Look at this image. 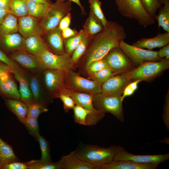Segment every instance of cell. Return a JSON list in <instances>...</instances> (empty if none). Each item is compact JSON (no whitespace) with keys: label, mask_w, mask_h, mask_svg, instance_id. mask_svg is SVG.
<instances>
[{"label":"cell","mask_w":169,"mask_h":169,"mask_svg":"<svg viewBox=\"0 0 169 169\" xmlns=\"http://www.w3.org/2000/svg\"><path fill=\"white\" fill-rule=\"evenodd\" d=\"M104 28L101 23L90 10L88 17L83 26V30L85 35L91 39Z\"/></svg>","instance_id":"d4e9b609"},{"label":"cell","mask_w":169,"mask_h":169,"mask_svg":"<svg viewBox=\"0 0 169 169\" xmlns=\"http://www.w3.org/2000/svg\"><path fill=\"white\" fill-rule=\"evenodd\" d=\"M5 104L9 110L22 123L27 117L28 105L20 100L9 99L5 100Z\"/></svg>","instance_id":"83f0119b"},{"label":"cell","mask_w":169,"mask_h":169,"mask_svg":"<svg viewBox=\"0 0 169 169\" xmlns=\"http://www.w3.org/2000/svg\"><path fill=\"white\" fill-rule=\"evenodd\" d=\"M45 34L47 41L46 43L51 51L59 54L66 53L64 51V39L62 37L61 31L58 27Z\"/></svg>","instance_id":"44dd1931"},{"label":"cell","mask_w":169,"mask_h":169,"mask_svg":"<svg viewBox=\"0 0 169 169\" xmlns=\"http://www.w3.org/2000/svg\"><path fill=\"white\" fill-rule=\"evenodd\" d=\"M73 110L74 121L81 125H95L105 116V113L103 112L94 113L77 104L75 105Z\"/></svg>","instance_id":"e0dca14e"},{"label":"cell","mask_w":169,"mask_h":169,"mask_svg":"<svg viewBox=\"0 0 169 169\" xmlns=\"http://www.w3.org/2000/svg\"><path fill=\"white\" fill-rule=\"evenodd\" d=\"M65 88L74 91L93 95L101 92V84L80 76L69 69L66 71Z\"/></svg>","instance_id":"8992f818"},{"label":"cell","mask_w":169,"mask_h":169,"mask_svg":"<svg viewBox=\"0 0 169 169\" xmlns=\"http://www.w3.org/2000/svg\"><path fill=\"white\" fill-rule=\"evenodd\" d=\"M78 32L75 29H73L69 27L61 31L62 35L64 39L72 37L77 35Z\"/></svg>","instance_id":"681fc988"},{"label":"cell","mask_w":169,"mask_h":169,"mask_svg":"<svg viewBox=\"0 0 169 169\" xmlns=\"http://www.w3.org/2000/svg\"><path fill=\"white\" fill-rule=\"evenodd\" d=\"M0 94L7 99L20 100L19 90L11 75L5 81L0 80Z\"/></svg>","instance_id":"484cf974"},{"label":"cell","mask_w":169,"mask_h":169,"mask_svg":"<svg viewBox=\"0 0 169 169\" xmlns=\"http://www.w3.org/2000/svg\"><path fill=\"white\" fill-rule=\"evenodd\" d=\"M85 35L83 29H81L76 35L68 38L64 39L66 53L70 56Z\"/></svg>","instance_id":"836d02e7"},{"label":"cell","mask_w":169,"mask_h":169,"mask_svg":"<svg viewBox=\"0 0 169 169\" xmlns=\"http://www.w3.org/2000/svg\"><path fill=\"white\" fill-rule=\"evenodd\" d=\"M107 67H108L106 63L102 59L92 63L86 70L87 73L90 75Z\"/></svg>","instance_id":"f6af8a7d"},{"label":"cell","mask_w":169,"mask_h":169,"mask_svg":"<svg viewBox=\"0 0 169 169\" xmlns=\"http://www.w3.org/2000/svg\"><path fill=\"white\" fill-rule=\"evenodd\" d=\"M103 59L116 74L127 72L134 69V64L119 47L111 49Z\"/></svg>","instance_id":"9c48e42d"},{"label":"cell","mask_w":169,"mask_h":169,"mask_svg":"<svg viewBox=\"0 0 169 169\" xmlns=\"http://www.w3.org/2000/svg\"><path fill=\"white\" fill-rule=\"evenodd\" d=\"M3 169H29L28 162H13L5 165Z\"/></svg>","instance_id":"7dc6e473"},{"label":"cell","mask_w":169,"mask_h":169,"mask_svg":"<svg viewBox=\"0 0 169 169\" xmlns=\"http://www.w3.org/2000/svg\"><path fill=\"white\" fill-rule=\"evenodd\" d=\"M22 123L25 125L29 133L37 141L40 134L38 119L27 116Z\"/></svg>","instance_id":"ab89813d"},{"label":"cell","mask_w":169,"mask_h":169,"mask_svg":"<svg viewBox=\"0 0 169 169\" xmlns=\"http://www.w3.org/2000/svg\"><path fill=\"white\" fill-rule=\"evenodd\" d=\"M166 0H158L159 3L162 5H163Z\"/></svg>","instance_id":"680465c9"},{"label":"cell","mask_w":169,"mask_h":169,"mask_svg":"<svg viewBox=\"0 0 169 169\" xmlns=\"http://www.w3.org/2000/svg\"><path fill=\"white\" fill-rule=\"evenodd\" d=\"M48 48L41 36H32L25 38V49L29 53L36 56Z\"/></svg>","instance_id":"cb8c5ba5"},{"label":"cell","mask_w":169,"mask_h":169,"mask_svg":"<svg viewBox=\"0 0 169 169\" xmlns=\"http://www.w3.org/2000/svg\"><path fill=\"white\" fill-rule=\"evenodd\" d=\"M158 54L161 59H169V44L163 47L158 51Z\"/></svg>","instance_id":"816d5d0a"},{"label":"cell","mask_w":169,"mask_h":169,"mask_svg":"<svg viewBox=\"0 0 169 169\" xmlns=\"http://www.w3.org/2000/svg\"><path fill=\"white\" fill-rule=\"evenodd\" d=\"M158 165L154 163L139 164L128 161H113L99 169H155Z\"/></svg>","instance_id":"7402d4cb"},{"label":"cell","mask_w":169,"mask_h":169,"mask_svg":"<svg viewBox=\"0 0 169 169\" xmlns=\"http://www.w3.org/2000/svg\"><path fill=\"white\" fill-rule=\"evenodd\" d=\"M169 68V59L165 58L158 61H145L138 67L126 72L132 81L140 80L150 82L160 75Z\"/></svg>","instance_id":"277c9868"},{"label":"cell","mask_w":169,"mask_h":169,"mask_svg":"<svg viewBox=\"0 0 169 169\" xmlns=\"http://www.w3.org/2000/svg\"><path fill=\"white\" fill-rule=\"evenodd\" d=\"M60 92L70 96L74 100L76 104L94 113H98L103 112L96 110L94 107L93 104V94L76 92L65 88H63Z\"/></svg>","instance_id":"d6986e66"},{"label":"cell","mask_w":169,"mask_h":169,"mask_svg":"<svg viewBox=\"0 0 169 169\" xmlns=\"http://www.w3.org/2000/svg\"><path fill=\"white\" fill-rule=\"evenodd\" d=\"M29 82L30 90L34 101L45 106L42 99L41 85L37 76L36 75L32 76Z\"/></svg>","instance_id":"d6a6232c"},{"label":"cell","mask_w":169,"mask_h":169,"mask_svg":"<svg viewBox=\"0 0 169 169\" xmlns=\"http://www.w3.org/2000/svg\"><path fill=\"white\" fill-rule=\"evenodd\" d=\"M59 161L62 169H96L95 166L79 158L73 151L68 155L62 156Z\"/></svg>","instance_id":"603a6c76"},{"label":"cell","mask_w":169,"mask_h":169,"mask_svg":"<svg viewBox=\"0 0 169 169\" xmlns=\"http://www.w3.org/2000/svg\"><path fill=\"white\" fill-rule=\"evenodd\" d=\"M119 146L109 147H101L95 145H81L73 151L79 158L91 164L99 169L101 166L114 161Z\"/></svg>","instance_id":"7a4b0ae2"},{"label":"cell","mask_w":169,"mask_h":169,"mask_svg":"<svg viewBox=\"0 0 169 169\" xmlns=\"http://www.w3.org/2000/svg\"><path fill=\"white\" fill-rule=\"evenodd\" d=\"M10 4L11 0H0V8L9 11Z\"/></svg>","instance_id":"db71d44e"},{"label":"cell","mask_w":169,"mask_h":169,"mask_svg":"<svg viewBox=\"0 0 169 169\" xmlns=\"http://www.w3.org/2000/svg\"><path fill=\"white\" fill-rule=\"evenodd\" d=\"M10 69L11 73L14 74L19 83L20 100L28 105L35 102L30 90L29 80L23 71L15 62Z\"/></svg>","instance_id":"4fadbf2b"},{"label":"cell","mask_w":169,"mask_h":169,"mask_svg":"<svg viewBox=\"0 0 169 169\" xmlns=\"http://www.w3.org/2000/svg\"><path fill=\"white\" fill-rule=\"evenodd\" d=\"M90 39L89 37L85 35L74 50L71 57L73 65L78 62L86 51Z\"/></svg>","instance_id":"8d00e7d4"},{"label":"cell","mask_w":169,"mask_h":169,"mask_svg":"<svg viewBox=\"0 0 169 169\" xmlns=\"http://www.w3.org/2000/svg\"><path fill=\"white\" fill-rule=\"evenodd\" d=\"M72 2L69 1L54 3L47 15L40 21V25L45 34L58 27L61 19L70 13Z\"/></svg>","instance_id":"ba28073f"},{"label":"cell","mask_w":169,"mask_h":169,"mask_svg":"<svg viewBox=\"0 0 169 169\" xmlns=\"http://www.w3.org/2000/svg\"><path fill=\"white\" fill-rule=\"evenodd\" d=\"M18 29L17 17L9 13L0 23V37L17 33Z\"/></svg>","instance_id":"f1b7e54d"},{"label":"cell","mask_w":169,"mask_h":169,"mask_svg":"<svg viewBox=\"0 0 169 169\" xmlns=\"http://www.w3.org/2000/svg\"><path fill=\"white\" fill-rule=\"evenodd\" d=\"M121 96L100 93L93 95V104L96 110L109 113L121 122L124 121Z\"/></svg>","instance_id":"5b68a950"},{"label":"cell","mask_w":169,"mask_h":169,"mask_svg":"<svg viewBox=\"0 0 169 169\" xmlns=\"http://www.w3.org/2000/svg\"><path fill=\"white\" fill-rule=\"evenodd\" d=\"M5 72H9L11 73L10 68L7 64L0 61V78L2 74Z\"/></svg>","instance_id":"11a10c76"},{"label":"cell","mask_w":169,"mask_h":169,"mask_svg":"<svg viewBox=\"0 0 169 169\" xmlns=\"http://www.w3.org/2000/svg\"><path fill=\"white\" fill-rule=\"evenodd\" d=\"M48 110L45 106L39 103L34 102L28 105L27 116L38 119L41 113Z\"/></svg>","instance_id":"60d3db41"},{"label":"cell","mask_w":169,"mask_h":169,"mask_svg":"<svg viewBox=\"0 0 169 169\" xmlns=\"http://www.w3.org/2000/svg\"><path fill=\"white\" fill-rule=\"evenodd\" d=\"M54 98H58L62 101L64 110L68 112L74 108L76 104L73 99L69 95L59 92L53 96Z\"/></svg>","instance_id":"7bdbcfd3"},{"label":"cell","mask_w":169,"mask_h":169,"mask_svg":"<svg viewBox=\"0 0 169 169\" xmlns=\"http://www.w3.org/2000/svg\"><path fill=\"white\" fill-rule=\"evenodd\" d=\"M143 7L147 13L154 19L156 12L162 6L158 0H140Z\"/></svg>","instance_id":"b9f144b4"},{"label":"cell","mask_w":169,"mask_h":169,"mask_svg":"<svg viewBox=\"0 0 169 169\" xmlns=\"http://www.w3.org/2000/svg\"><path fill=\"white\" fill-rule=\"evenodd\" d=\"M116 75L108 67L90 74L88 79L102 84L112 76Z\"/></svg>","instance_id":"e575fe53"},{"label":"cell","mask_w":169,"mask_h":169,"mask_svg":"<svg viewBox=\"0 0 169 169\" xmlns=\"http://www.w3.org/2000/svg\"><path fill=\"white\" fill-rule=\"evenodd\" d=\"M25 38L15 33L0 37V47L6 52L25 49Z\"/></svg>","instance_id":"ac0fdd59"},{"label":"cell","mask_w":169,"mask_h":169,"mask_svg":"<svg viewBox=\"0 0 169 169\" xmlns=\"http://www.w3.org/2000/svg\"><path fill=\"white\" fill-rule=\"evenodd\" d=\"M158 14L155 19L158 23V27H161L166 32H169V1L166 0L163 6L159 8Z\"/></svg>","instance_id":"4dcf8cb0"},{"label":"cell","mask_w":169,"mask_h":169,"mask_svg":"<svg viewBox=\"0 0 169 169\" xmlns=\"http://www.w3.org/2000/svg\"><path fill=\"white\" fill-rule=\"evenodd\" d=\"M115 0L118 10L122 16L135 19L145 28L155 23V19L146 11L140 0Z\"/></svg>","instance_id":"3957f363"},{"label":"cell","mask_w":169,"mask_h":169,"mask_svg":"<svg viewBox=\"0 0 169 169\" xmlns=\"http://www.w3.org/2000/svg\"><path fill=\"white\" fill-rule=\"evenodd\" d=\"M66 0L69 1H71V2H72L75 3L80 7L81 10V13L82 14H86V13L84 7L81 4L79 0H56L55 3H62Z\"/></svg>","instance_id":"f5cc1de1"},{"label":"cell","mask_w":169,"mask_h":169,"mask_svg":"<svg viewBox=\"0 0 169 169\" xmlns=\"http://www.w3.org/2000/svg\"><path fill=\"white\" fill-rule=\"evenodd\" d=\"M71 19V15L70 13H69L61 19L58 26L59 28L62 31L69 27Z\"/></svg>","instance_id":"c3c4849f"},{"label":"cell","mask_w":169,"mask_h":169,"mask_svg":"<svg viewBox=\"0 0 169 169\" xmlns=\"http://www.w3.org/2000/svg\"><path fill=\"white\" fill-rule=\"evenodd\" d=\"M163 120L167 129H169V90L168 89L165 97L162 116Z\"/></svg>","instance_id":"bcb514c9"},{"label":"cell","mask_w":169,"mask_h":169,"mask_svg":"<svg viewBox=\"0 0 169 169\" xmlns=\"http://www.w3.org/2000/svg\"><path fill=\"white\" fill-rule=\"evenodd\" d=\"M9 13H10L9 10L0 8V23L2 22L6 15Z\"/></svg>","instance_id":"9f6ffc18"},{"label":"cell","mask_w":169,"mask_h":169,"mask_svg":"<svg viewBox=\"0 0 169 169\" xmlns=\"http://www.w3.org/2000/svg\"><path fill=\"white\" fill-rule=\"evenodd\" d=\"M169 43V32L158 33L152 38H141L132 44L140 48L152 50L156 48H161Z\"/></svg>","instance_id":"ffe728a7"},{"label":"cell","mask_w":169,"mask_h":169,"mask_svg":"<svg viewBox=\"0 0 169 169\" xmlns=\"http://www.w3.org/2000/svg\"><path fill=\"white\" fill-rule=\"evenodd\" d=\"M41 152V157L40 161L42 162H52L50 155V147L49 142L45 138L40 135L38 138Z\"/></svg>","instance_id":"f35d334b"},{"label":"cell","mask_w":169,"mask_h":169,"mask_svg":"<svg viewBox=\"0 0 169 169\" xmlns=\"http://www.w3.org/2000/svg\"><path fill=\"white\" fill-rule=\"evenodd\" d=\"M9 11L18 18L29 15L27 0H11Z\"/></svg>","instance_id":"1f68e13d"},{"label":"cell","mask_w":169,"mask_h":169,"mask_svg":"<svg viewBox=\"0 0 169 169\" xmlns=\"http://www.w3.org/2000/svg\"><path fill=\"white\" fill-rule=\"evenodd\" d=\"M124 27L117 22L109 21L107 26L93 38L86 60V69L93 62L103 59L112 49L119 48L126 38Z\"/></svg>","instance_id":"6da1fadb"},{"label":"cell","mask_w":169,"mask_h":169,"mask_svg":"<svg viewBox=\"0 0 169 169\" xmlns=\"http://www.w3.org/2000/svg\"><path fill=\"white\" fill-rule=\"evenodd\" d=\"M0 61L7 64L10 68L13 65L14 62L7 56L5 53L0 49Z\"/></svg>","instance_id":"f907efd6"},{"label":"cell","mask_w":169,"mask_h":169,"mask_svg":"<svg viewBox=\"0 0 169 169\" xmlns=\"http://www.w3.org/2000/svg\"><path fill=\"white\" fill-rule=\"evenodd\" d=\"M45 85L47 90L53 96L65 88V71L61 70L44 69Z\"/></svg>","instance_id":"7c38bea8"},{"label":"cell","mask_w":169,"mask_h":169,"mask_svg":"<svg viewBox=\"0 0 169 169\" xmlns=\"http://www.w3.org/2000/svg\"><path fill=\"white\" fill-rule=\"evenodd\" d=\"M8 57L24 69L34 73L42 69L37 56L25 49L12 52Z\"/></svg>","instance_id":"2e32d148"},{"label":"cell","mask_w":169,"mask_h":169,"mask_svg":"<svg viewBox=\"0 0 169 169\" xmlns=\"http://www.w3.org/2000/svg\"><path fill=\"white\" fill-rule=\"evenodd\" d=\"M131 81L126 72L115 75L101 85V93L121 96L125 86Z\"/></svg>","instance_id":"9a60e30c"},{"label":"cell","mask_w":169,"mask_h":169,"mask_svg":"<svg viewBox=\"0 0 169 169\" xmlns=\"http://www.w3.org/2000/svg\"><path fill=\"white\" fill-rule=\"evenodd\" d=\"M20 161L12 146L0 137V169L7 164Z\"/></svg>","instance_id":"4316f807"},{"label":"cell","mask_w":169,"mask_h":169,"mask_svg":"<svg viewBox=\"0 0 169 169\" xmlns=\"http://www.w3.org/2000/svg\"><path fill=\"white\" fill-rule=\"evenodd\" d=\"M39 20L30 15L18 18V31L19 33L25 38L44 34Z\"/></svg>","instance_id":"5bb4252c"},{"label":"cell","mask_w":169,"mask_h":169,"mask_svg":"<svg viewBox=\"0 0 169 169\" xmlns=\"http://www.w3.org/2000/svg\"><path fill=\"white\" fill-rule=\"evenodd\" d=\"M36 56L42 69H54L66 71L72 69L73 66L71 57L67 53L56 54L47 48Z\"/></svg>","instance_id":"52a82bcc"},{"label":"cell","mask_w":169,"mask_h":169,"mask_svg":"<svg viewBox=\"0 0 169 169\" xmlns=\"http://www.w3.org/2000/svg\"><path fill=\"white\" fill-rule=\"evenodd\" d=\"M141 82L140 80L132 81L128 84L124 88L121 96V99L123 101L126 97L131 96L133 94L138 88V85Z\"/></svg>","instance_id":"ee69618b"},{"label":"cell","mask_w":169,"mask_h":169,"mask_svg":"<svg viewBox=\"0 0 169 169\" xmlns=\"http://www.w3.org/2000/svg\"><path fill=\"white\" fill-rule=\"evenodd\" d=\"M27 162L29 169H62L59 161L47 163L42 162L40 160H32Z\"/></svg>","instance_id":"74e56055"},{"label":"cell","mask_w":169,"mask_h":169,"mask_svg":"<svg viewBox=\"0 0 169 169\" xmlns=\"http://www.w3.org/2000/svg\"><path fill=\"white\" fill-rule=\"evenodd\" d=\"M119 48L134 64L139 65L145 61H158L164 59L159 57L158 51L137 47L127 43L124 40L121 42Z\"/></svg>","instance_id":"30bf717a"},{"label":"cell","mask_w":169,"mask_h":169,"mask_svg":"<svg viewBox=\"0 0 169 169\" xmlns=\"http://www.w3.org/2000/svg\"><path fill=\"white\" fill-rule=\"evenodd\" d=\"M90 10L100 21L104 28L108 25L109 21L106 18L101 8V3L100 0H89Z\"/></svg>","instance_id":"d590c367"},{"label":"cell","mask_w":169,"mask_h":169,"mask_svg":"<svg viewBox=\"0 0 169 169\" xmlns=\"http://www.w3.org/2000/svg\"><path fill=\"white\" fill-rule=\"evenodd\" d=\"M169 159V154L158 155H136L126 151L118 146L114 161L125 160L139 164L154 163L159 164Z\"/></svg>","instance_id":"8fae6325"},{"label":"cell","mask_w":169,"mask_h":169,"mask_svg":"<svg viewBox=\"0 0 169 169\" xmlns=\"http://www.w3.org/2000/svg\"><path fill=\"white\" fill-rule=\"evenodd\" d=\"M27 1L29 15L41 20L47 15L52 6L36 3L31 0Z\"/></svg>","instance_id":"f546056e"},{"label":"cell","mask_w":169,"mask_h":169,"mask_svg":"<svg viewBox=\"0 0 169 169\" xmlns=\"http://www.w3.org/2000/svg\"><path fill=\"white\" fill-rule=\"evenodd\" d=\"M34 2L42 4L49 6H52L53 5V3L50 0H31Z\"/></svg>","instance_id":"6f0895ef"}]
</instances>
